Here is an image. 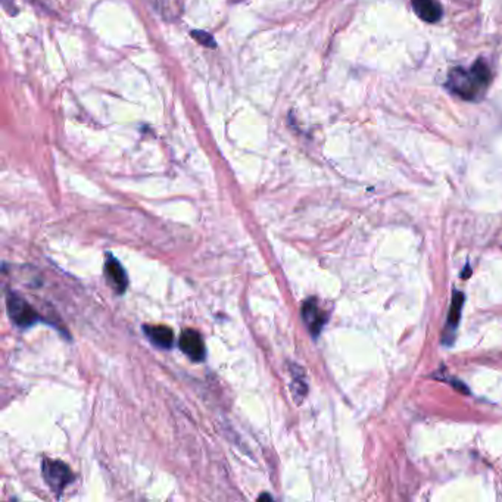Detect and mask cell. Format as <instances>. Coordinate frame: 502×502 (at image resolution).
I'll return each instance as SVG.
<instances>
[{
    "label": "cell",
    "instance_id": "1",
    "mask_svg": "<svg viewBox=\"0 0 502 502\" xmlns=\"http://www.w3.org/2000/svg\"><path fill=\"white\" fill-rule=\"evenodd\" d=\"M491 81L492 73L488 63L476 61L470 68L458 66V68L451 70L446 80V87L451 93L460 96L461 99L468 100V102H476L486 93Z\"/></svg>",
    "mask_w": 502,
    "mask_h": 502
},
{
    "label": "cell",
    "instance_id": "2",
    "mask_svg": "<svg viewBox=\"0 0 502 502\" xmlns=\"http://www.w3.org/2000/svg\"><path fill=\"white\" fill-rule=\"evenodd\" d=\"M8 312L11 320L20 327H30L39 320L37 312L27 302L25 299L13 292L8 293Z\"/></svg>",
    "mask_w": 502,
    "mask_h": 502
},
{
    "label": "cell",
    "instance_id": "3",
    "mask_svg": "<svg viewBox=\"0 0 502 502\" xmlns=\"http://www.w3.org/2000/svg\"><path fill=\"white\" fill-rule=\"evenodd\" d=\"M43 476L49 488L54 492H62L66 484L73 482V473L70 468L63 463L54 460L43 461Z\"/></svg>",
    "mask_w": 502,
    "mask_h": 502
},
{
    "label": "cell",
    "instance_id": "4",
    "mask_svg": "<svg viewBox=\"0 0 502 502\" xmlns=\"http://www.w3.org/2000/svg\"><path fill=\"white\" fill-rule=\"evenodd\" d=\"M180 349L193 361H202L205 358V343L196 330H184L178 341Z\"/></svg>",
    "mask_w": 502,
    "mask_h": 502
},
{
    "label": "cell",
    "instance_id": "5",
    "mask_svg": "<svg viewBox=\"0 0 502 502\" xmlns=\"http://www.w3.org/2000/svg\"><path fill=\"white\" fill-rule=\"evenodd\" d=\"M105 276H106L108 283L114 288L115 292L124 293V290L128 286L127 274L121 267V264L115 258H112L109 254H108V259L105 262Z\"/></svg>",
    "mask_w": 502,
    "mask_h": 502
},
{
    "label": "cell",
    "instance_id": "6",
    "mask_svg": "<svg viewBox=\"0 0 502 502\" xmlns=\"http://www.w3.org/2000/svg\"><path fill=\"white\" fill-rule=\"evenodd\" d=\"M412 9L424 23L434 24L442 18V6L436 0H412Z\"/></svg>",
    "mask_w": 502,
    "mask_h": 502
},
{
    "label": "cell",
    "instance_id": "7",
    "mask_svg": "<svg viewBox=\"0 0 502 502\" xmlns=\"http://www.w3.org/2000/svg\"><path fill=\"white\" fill-rule=\"evenodd\" d=\"M302 317H304V322L307 323L310 331L314 334V336H317V334H319L323 329L326 317H324V312L319 308V305L315 304V300H312V299L305 300V304L302 307Z\"/></svg>",
    "mask_w": 502,
    "mask_h": 502
},
{
    "label": "cell",
    "instance_id": "8",
    "mask_svg": "<svg viewBox=\"0 0 502 502\" xmlns=\"http://www.w3.org/2000/svg\"><path fill=\"white\" fill-rule=\"evenodd\" d=\"M146 336L150 339V342L155 343L157 346L169 349L174 345V333L170 327L166 326H146L145 327Z\"/></svg>",
    "mask_w": 502,
    "mask_h": 502
},
{
    "label": "cell",
    "instance_id": "9",
    "mask_svg": "<svg viewBox=\"0 0 502 502\" xmlns=\"http://www.w3.org/2000/svg\"><path fill=\"white\" fill-rule=\"evenodd\" d=\"M463 300H464L463 293H455V296L453 299V307H451L446 330H455L457 329V324L460 322V312H461V308H463Z\"/></svg>",
    "mask_w": 502,
    "mask_h": 502
},
{
    "label": "cell",
    "instance_id": "10",
    "mask_svg": "<svg viewBox=\"0 0 502 502\" xmlns=\"http://www.w3.org/2000/svg\"><path fill=\"white\" fill-rule=\"evenodd\" d=\"M192 36L193 39L200 43L202 46H207V47H215V40L211 35H208V32L205 31H199V30H195L192 31Z\"/></svg>",
    "mask_w": 502,
    "mask_h": 502
},
{
    "label": "cell",
    "instance_id": "11",
    "mask_svg": "<svg viewBox=\"0 0 502 502\" xmlns=\"http://www.w3.org/2000/svg\"><path fill=\"white\" fill-rule=\"evenodd\" d=\"M259 499H271L269 495H262V496H259Z\"/></svg>",
    "mask_w": 502,
    "mask_h": 502
},
{
    "label": "cell",
    "instance_id": "12",
    "mask_svg": "<svg viewBox=\"0 0 502 502\" xmlns=\"http://www.w3.org/2000/svg\"><path fill=\"white\" fill-rule=\"evenodd\" d=\"M233 2H240V0H233Z\"/></svg>",
    "mask_w": 502,
    "mask_h": 502
}]
</instances>
